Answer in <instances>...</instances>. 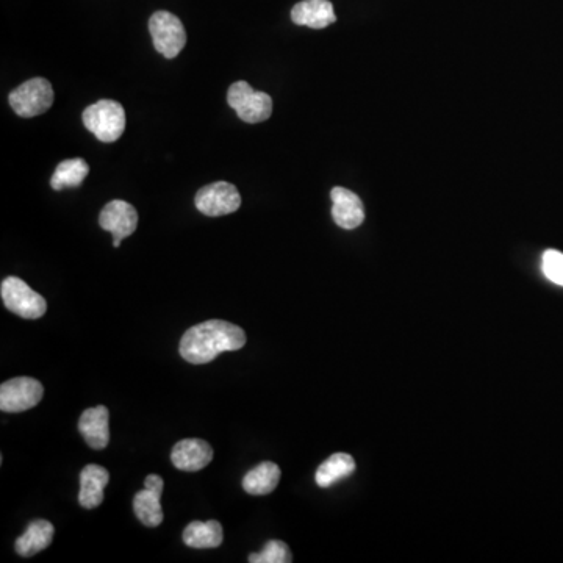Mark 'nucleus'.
I'll return each mask as SVG.
<instances>
[{"label": "nucleus", "mask_w": 563, "mask_h": 563, "mask_svg": "<svg viewBox=\"0 0 563 563\" xmlns=\"http://www.w3.org/2000/svg\"><path fill=\"white\" fill-rule=\"evenodd\" d=\"M280 481V468L274 462H262L243 477L244 492L263 496L276 490Z\"/></svg>", "instance_id": "nucleus-18"}, {"label": "nucleus", "mask_w": 563, "mask_h": 563, "mask_svg": "<svg viewBox=\"0 0 563 563\" xmlns=\"http://www.w3.org/2000/svg\"><path fill=\"white\" fill-rule=\"evenodd\" d=\"M108 420H110V413L105 406L91 407L80 416L79 431L90 448H107L108 442H110Z\"/></svg>", "instance_id": "nucleus-14"}, {"label": "nucleus", "mask_w": 563, "mask_h": 563, "mask_svg": "<svg viewBox=\"0 0 563 563\" xmlns=\"http://www.w3.org/2000/svg\"><path fill=\"white\" fill-rule=\"evenodd\" d=\"M543 274L548 277L553 284L563 287V254L554 249H549L543 254L542 262Z\"/></svg>", "instance_id": "nucleus-22"}, {"label": "nucleus", "mask_w": 563, "mask_h": 563, "mask_svg": "<svg viewBox=\"0 0 563 563\" xmlns=\"http://www.w3.org/2000/svg\"><path fill=\"white\" fill-rule=\"evenodd\" d=\"M291 560H293V557H291L290 549L279 540H271V542L266 543L262 553L249 556L251 563H290Z\"/></svg>", "instance_id": "nucleus-21"}, {"label": "nucleus", "mask_w": 563, "mask_h": 563, "mask_svg": "<svg viewBox=\"0 0 563 563\" xmlns=\"http://www.w3.org/2000/svg\"><path fill=\"white\" fill-rule=\"evenodd\" d=\"M330 198L334 202L332 216L341 229L354 230L362 226L365 219V208L356 193L348 188L335 187L330 191Z\"/></svg>", "instance_id": "nucleus-11"}, {"label": "nucleus", "mask_w": 563, "mask_h": 563, "mask_svg": "<svg viewBox=\"0 0 563 563\" xmlns=\"http://www.w3.org/2000/svg\"><path fill=\"white\" fill-rule=\"evenodd\" d=\"M154 47L165 58H176L187 44V32L182 21L169 11H157L149 19Z\"/></svg>", "instance_id": "nucleus-6"}, {"label": "nucleus", "mask_w": 563, "mask_h": 563, "mask_svg": "<svg viewBox=\"0 0 563 563\" xmlns=\"http://www.w3.org/2000/svg\"><path fill=\"white\" fill-rule=\"evenodd\" d=\"M227 102L241 121L249 124L266 121L273 113V99L262 91H255L248 82L240 80L229 88Z\"/></svg>", "instance_id": "nucleus-3"}, {"label": "nucleus", "mask_w": 563, "mask_h": 563, "mask_svg": "<svg viewBox=\"0 0 563 563\" xmlns=\"http://www.w3.org/2000/svg\"><path fill=\"white\" fill-rule=\"evenodd\" d=\"M54 524L46 520H35L29 528L16 540V553L22 557H32L49 548L54 540Z\"/></svg>", "instance_id": "nucleus-16"}, {"label": "nucleus", "mask_w": 563, "mask_h": 563, "mask_svg": "<svg viewBox=\"0 0 563 563\" xmlns=\"http://www.w3.org/2000/svg\"><path fill=\"white\" fill-rule=\"evenodd\" d=\"M110 474L104 467L88 465L80 473L79 503L85 509H96L104 503V490Z\"/></svg>", "instance_id": "nucleus-15"}, {"label": "nucleus", "mask_w": 563, "mask_h": 563, "mask_svg": "<svg viewBox=\"0 0 563 563\" xmlns=\"http://www.w3.org/2000/svg\"><path fill=\"white\" fill-rule=\"evenodd\" d=\"M194 204L205 216L218 218L237 212L241 205V196L232 183L215 182L198 191Z\"/></svg>", "instance_id": "nucleus-8"}, {"label": "nucleus", "mask_w": 563, "mask_h": 563, "mask_svg": "<svg viewBox=\"0 0 563 563\" xmlns=\"http://www.w3.org/2000/svg\"><path fill=\"white\" fill-rule=\"evenodd\" d=\"M88 173H90V166L83 158L65 160L55 169L54 176L51 179V187L55 191H61L63 188L80 187L83 180L87 179Z\"/></svg>", "instance_id": "nucleus-20"}, {"label": "nucleus", "mask_w": 563, "mask_h": 563, "mask_svg": "<svg viewBox=\"0 0 563 563\" xmlns=\"http://www.w3.org/2000/svg\"><path fill=\"white\" fill-rule=\"evenodd\" d=\"M174 467L180 471H201L213 460L212 446L199 438L180 440L171 452Z\"/></svg>", "instance_id": "nucleus-12"}, {"label": "nucleus", "mask_w": 563, "mask_h": 563, "mask_svg": "<svg viewBox=\"0 0 563 563\" xmlns=\"http://www.w3.org/2000/svg\"><path fill=\"white\" fill-rule=\"evenodd\" d=\"M99 226L113 235V246L119 248L121 241L137 230V210L126 201L108 202L99 215Z\"/></svg>", "instance_id": "nucleus-9"}, {"label": "nucleus", "mask_w": 563, "mask_h": 563, "mask_svg": "<svg viewBox=\"0 0 563 563\" xmlns=\"http://www.w3.org/2000/svg\"><path fill=\"white\" fill-rule=\"evenodd\" d=\"M291 19L298 26L326 29L337 21V16L329 0H302L291 10Z\"/></svg>", "instance_id": "nucleus-13"}, {"label": "nucleus", "mask_w": 563, "mask_h": 563, "mask_svg": "<svg viewBox=\"0 0 563 563\" xmlns=\"http://www.w3.org/2000/svg\"><path fill=\"white\" fill-rule=\"evenodd\" d=\"M163 479L158 474H149L144 479V490L133 498V512L146 528H157L163 523V509L160 498L163 493Z\"/></svg>", "instance_id": "nucleus-10"}, {"label": "nucleus", "mask_w": 563, "mask_h": 563, "mask_svg": "<svg viewBox=\"0 0 563 563\" xmlns=\"http://www.w3.org/2000/svg\"><path fill=\"white\" fill-rule=\"evenodd\" d=\"M0 295L5 307L24 320H38L47 312L46 299L19 277H7L0 287Z\"/></svg>", "instance_id": "nucleus-4"}, {"label": "nucleus", "mask_w": 563, "mask_h": 563, "mask_svg": "<svg viewBox=\"0 0 563 563\" xmlns=\"http://www.w3.org/2000/svg\"><path fill=\"white\" fill-rule=\"evenodd\" d=\"M223 526L218 521H193L183 531V542L194 549L218 548L223 543Z\"/></svg>", "instance_id": "nucleus-17"}, {"label": "nucleus", "mask_w": 563, "mask_h": 563, "mask_svg": "<svg viewBox=\"0 0 563 563\" xmlns=\"http://www.w3.org/2000/svg\"><path fill=\"white\" fill-rule=\"evenodd\" d=\"M83 124L102 143H115L126 129V112L119 102H96L83 112Z\"/></svg>", "instance_id": "nucleus-2"}, {"label": "nucleus", "mask_w": 563, "mask_h": 563, "mask_svg": "<svg viewBox=\"0 0 563 563\" xmlns=\"http://www.w3.org/2000/svg\"><path fill=\"white\" fill-rule=\"evenodd\" d=\"M246 345L240 326L227 321L210 320L191 327L180 340V356L193 365H205L223 352L238 351Z\"/></svg>", "instance_id": "nucleus-1"}, {"label": "nucleus", "mask_w": 563, "mask_h": 563, "mask_svg": "<svg viewBox=\"0 0 563 563\" xmlns=\"http://www.w3.org/2000/svg\"><path fill=\"white\" fill-rule=\"evenodd\" d=\"M354 471H356L354 459L345 452H338L321 463L320 468L316 470L315 481L321 488H329L341 479L351 476Z\"/></svg>", "instance_id": "nucleus-19"}, {"label": "nucleus", "mask_w": 563, "mask_h": 563, "mask_svg": "<svg viewBox=\"0 0 563 563\" xmlns=\"http://www.w3.org/2000/svg\"><path fill=\"white\" fill-rule=\"evenodd\" d=\"M44 387L32 377H16L0 385V410L7 413L26 412L40 404Z\"/></svg>", "instance_id": "nucleus-7"}, {"label": "nucleus", "mask_w": 563, "mask_h": 563, "mask_svg": "<svg viewBox=\"0 0 563 563\" xmlns=\"http://www.w3.org/2000/svg\"><path fill=\"white\" fill-rule=\"evenodd\" d=\"M54 104V88L51 82L41 77L27 80L21 87L11 91L10 105L16 115L35 118L43 115Z\"/></svg>", "instance_id": "nucleus-5"}]
</instances>
